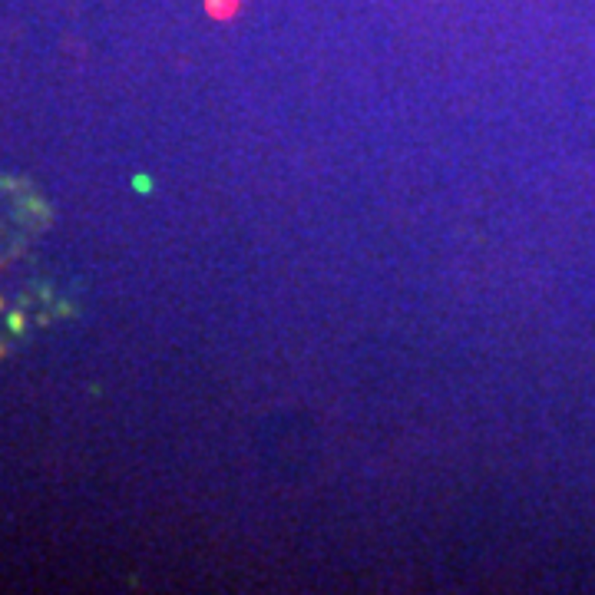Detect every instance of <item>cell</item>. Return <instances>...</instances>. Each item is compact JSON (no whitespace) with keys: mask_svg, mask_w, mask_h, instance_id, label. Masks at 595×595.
Instances as JSON below:
<instances>
[{"mask_svg":"<svg viewBox=\"0 0 595 595\" xmlns=\"http://www.w3.org/2000/svg\"><path fill=\"white\" fill-rule=\"evenodd\" d=\"M50 232V202L27 179L0 173V358L33 344L76 311Z\"/></svg>","mask_w":595,"mask_h":595,"instance_id":"1","label":"cell"}]
</instances>
